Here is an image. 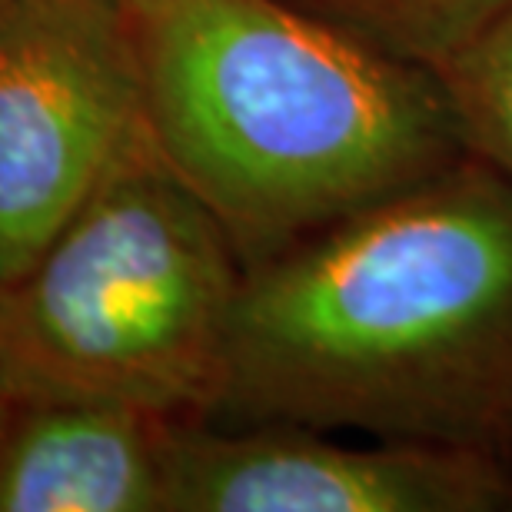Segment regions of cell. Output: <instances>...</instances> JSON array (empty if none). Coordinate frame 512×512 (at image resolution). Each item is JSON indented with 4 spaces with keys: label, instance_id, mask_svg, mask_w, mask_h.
I'll use <instances>...</instances> for the list:
<instances>
[{
    "label": "cell",
    "instance_id": "cell-3",
    "mask_svg": "<svg viewBox=\"0 0 512 512\" xmlns=\"http://www.w3.org/2000/svg\"><path fill=\"white\" fill-rule=\"evenodd\" d=\"M243 273L230 233L147 127L50 247L0 286V386L170 423L213 419Z\"/></svg>",
    "mask_w": 512,
    "mask_h": 512
},
{
    "label": "cell",
    "instance_id": "cell-2",
    "mask_svg": "<svg viewBox=\"0 0 512 512\" xmlns=\"http://www.w3.org/2000/svg\"><path fill=\"white\" fill-rule=\"evenodd\" d=\"M157 150L243 266L466 157L443 77L283 0H130Z\"/></svg>",
    "mask_w": 512,
    "mask_h": 512
},
{
    "label": "cell",
    "instance_id": "cell-8",
    "mask_svg": "<svg viewBox=\"0 0 512 512\" xmlns=\"http://www.w3.org/2000/svg\"><path fill=\"white\" fill-rule=\"evenodd\" d=\"M439 77L466 150L512 177V4Z\"/></svg>",
    "mask_w": 512,
    "mask_h": 512
},
{
    "label": "cell",
    "instance_id": "cell-5",
    "mask_svg": "<svg viewBox=\"0 0 512 512\" xmlns=\"http://www.w3.org/2000/svg\"><path fill=\"white\" fill-rule=\"evenodd\" d=\"M163 512H512V463L290 423H170Z\"/></svg>",
    "mask_w": 512,
    "mask_h": 512
},
{
    "label": "cell",
    "instance_id": "cell-6",
    "mask_svg": "<svg viewBox=\"0 0 512 512\" xmlns=\"http://www.w3.org/2000/svg\"><path fill=\"white\" fill-rule=\"evenodd\" d=\"M170 419L97 399L10 396L0 512H163Z\"/></svg>",
    "mask_w": 512,
    "mask_h": 512
},
{
    "label": "cell",
    "instance_id": "cell-9",
    "mask_svg": "<svg viewBox=\"0 0 512 512\" xmlns=\"http://www.w3.org/2000/svg\"><path fill=\"white\" fill-rule=\"evenodd\" d=\"M7 399H10V396H7V389L0 386V416H4V409H7Z\"/></svg>",
    "mask_w": 512,
    "mask_h": 512
},
{
    "label": "cell",
    "instance_id": "cell-1",
    "mask_svg": "<svg viewBox=\"0 0 512 512\" xmlns=\"http://www.w3.org/2000/svg\"><path fill=\"white\" fill-rule=\"evenodd\" d=\"M210 423H290L512 463V177L446 170L247 266Z\"/></svg>",
    "mask_w": 512,
    "mask_h": 512
},
{
    "label": "cell",
    "instance_id": "cell-4",
    "mask_svg": "<svg viewBox=\"0 0 512 512\" xmlns=\"http://www.w3.org/2000/svg\"><path fill=\"white\" fill-rule=\"evenodd\" d=\"M147 133L130 0H0V286Z\"/></svg>",
    "mask_w": 512,
    "mask_h": 512
},
{
    "label": "cell",
    "instance_id": "cell-7",
    "mask_svg": "<svg viewBox=\"0 0 512 512\" xmlns=\"http://www.w3.org/2000/svg\"><path fill=\"white\" fill-rule=\"evenodd\" d=\"M356 44L443 74L512 0H283Z\"/></svg>",
    "mask_w": 512,
    "mask_h": 512
}]
</instances>
